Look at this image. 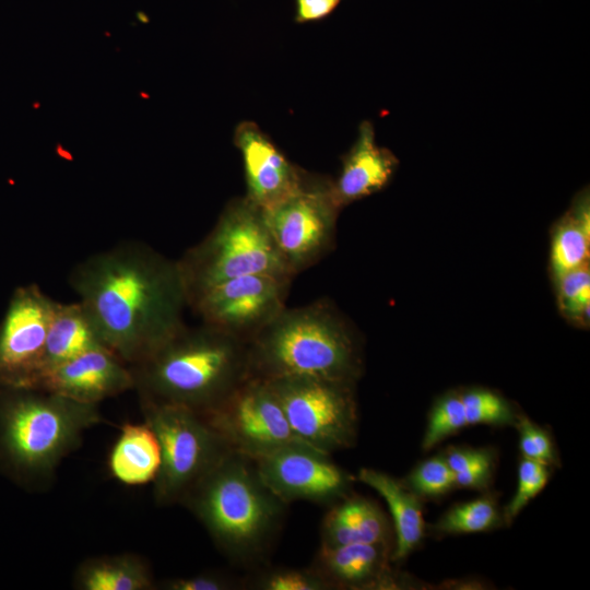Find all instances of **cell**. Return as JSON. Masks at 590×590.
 Returning a JSON list of instances; mask_svg holds the SVG:
<instances>
[{"mask_svg": "<svg viewBox=\"0 0 590 590\" xmlns=\"http://www.w3.org/2000/svg\"><path fill=\"white\" fill-rule=\"evenodd\" d=\"M69 282L103 344L132 366L184 324L188 294L178 260L138 240L78 263Z\"/></svg>", "mask_w": 590, "mask_h": 590, "instance_id": "6da1fadb", "label": "cell"}, {"mask_svg": "<svg viewBox=\"0 0 590 590\" xmlns=\"http://www.w3.org/2000/svg\"><path fill=\"white\" fill-rule=\"evenodd\" d=\"M140 400L203 414L250 377L248 342L209 324H184L130 366Z\"/></svg>", "mask_w": 590, "mask_h": 590, "instance_id": "7a4b0ae2", "label": "cell"}, {"mask_svg": "<svg viewBox=\"0 0 590 590\" xmlns=\"http://www.w3.org/2000/svg\"><path fill=\"white\" fill-rule=\"evenodd\" d=\"M234 564L262 563L281 532L288 505L262 481L255 461L228 452L181 502Z\"/></svg>", "mask_w": 590, "mask_h": 590, "instance_id": "3957f363", "label": "cell"}, {"mask_svg": "<svg viewBox=\"0 0 590 590\" xmlns=\"http://www.w3.org/2000/svg\"><path fill=\"white\" fill-rule=\"evenodd\" d=\"M250 376L264 380L316 377L356 384L362 371L357 339L332 304L285 307L248 342Z\"/></svg>", "mask_w": 590, "mask_h": 590, "instance_id": "277c9868", "label": "cell"}, {"mask_svg": "<svg viewBox=\"0 0 590 590\" xmlns=\"http://www.w3.org/2000/svg\"><path fill=\"white\" fill-rule=\"evenodd\" d=\"M0 450L20 472L49 480L83 433L104 418L98 404L43 389H0Z\"/></svg>", "mask_w": 590, "mask_h": 590, "instance_id": "5b68a950", "label": "cell"}, {"mask_svg": "<svg viewBox=\"0 0 590 590\" xmlns=\"http://www.w3.org/2000/svg\"><path fill=\"white\" fill-rule=\"evenodd\" d=\"M178 262L188 303L205 288L239 276L294 278L272 239L262 209L246 197L228 201L213 228Z\"/></svg>", "mask_w": 590, "mask_h": 590, "instance_id": "8992f818", "label": "cell"}, {"mask_svg": "<svg viewBox=\"0 0 590 590\" xmlns=\"http://www.w3.org/2000/svg\"><path fill=\"white\" fill-rule=\"evenodd\" d=\"M161 449L154 498L181 504L189 491L232 450L204 417L188 408L140 400Z\"/></svg>", "mask_w": 590, "mask_h": 590, "instance_id": "52a82bcc", "label": "cell"}, {"mask_svg": "<svg viewBox=\"0 0 590 590\" xmlns=\"http://www.w3.org/2000/svg\"><path fill=\"white\" fill-rule=\"evenodd\" d=\"M266 381L299 440L330 455L355 444L358 423L355 384L316 377Z\"/></svg>", "mask_w": 590, "mask_h": 590, "instance_id": "ba28073f", "label": "cell"}, {"mask_svg": "<svg viewBox=\"0 0 590 590\" xmlns=\"http://www.w3.org/2000/svg\"><path fill=\"white\" fill-rule=\"evenodd\" d=\"M331 180L307 173L295 192L262 210L272 239L294 276L319 261L334 243L342 208Z\"/></svg>", "mask_w": 590, "mask_h": 590, "instance_id": "9c48e42d", "label": "cell"}, {"mask_svg": "<svg viewBox=\"0 0 590 590\" xmlns=\"http://www.w3.org/2000/svg\"><path fill=\"white\" fill-rule=\"evenodd\" d=\"M201 415L232 451L252 460L302 441L292 432L271 387L261 378L248 377Z\"/></svg>", "mask_w": 590, "mask_h": 590, "instance_id": "30bf717a", "label": "cell"}, {"mask_svg": "<svg viewBox=\"0 0 590 590\" xmlns=\"http://www.w3.org/2000/svg\"><path fill=\"white\" fill-rule=\"evenodd\" d=\"M292 279L274 274L231 279L200 292L188 306L202 323L249 342L286 307Z\"/></svg>", "mask_w": 590, "mask_h": 590, "instance_id": "8fae6325", "label": "cell"}, {"mask_svg": "<svg viewBox=\"0 0 590 590\" xmlns=\"http://www.w3.org/2000/svg\"><path fill=\"white\" fill-rule=\"evenodd\" d=\"M56 300L36 284L13 293L0 324V389H35Z\"/></svg>", "mask_w": 590, "mask_h": 590, "instance_id": "7c38bea8", "label": "cell"}, {"mask_svg": "<svg viewBox=\"0 0 590 590\" xmlns=\"http://www.w3.org/2000/svg\"><path fill=\"white\" fill-rule=\"evenodd\" d=\"M253 461L264 484L286 505L302 500L331 506L350 494L354 481L330 453L303 441Z\"/></svg>", "mask_w": 590, "mask_h": 590, "instance_id": "4fadbf2b", "label": "cell"}, {"mask_svg": "<svg viewBox=\"0 0 590 590\" xmlns=\"http://www.w3.org/2000/svg\"><path fill=\"white\" fill-rule=\"evenodd\" d=\"M233 140L243 160L245 197L260 209L275 205L304 182L307 172L292 163L253 121L239 122Z\"/></svg>", "mask_w": 590, "mask_h": 590, "instance_id": "5bb4252c", "label": "cell"}, {"mask_svg": "<svg viewBox=\"0 0 590 590\" xmlns=\"http://www.w3.org/2000/svg\"><path fill=\"white\" fill-rule=\"evenodd\" d=\"M35 389L98 404L133 389V376L128 364L109 349L99 346L49 369Z\"/></svg>", "mask_w": 590, "mask_h": 590, "instance_id": "9a60e30c", "label": "cell"}, {"mask_svg": "<svg viewBox=\"0 0 590 590\" xmlns=\"http://www.w3.org/2000/svg\"><path fill=\"white\" fill-rule=\"evenodd\" d=\"M389 544L319 546L311 567L330 589H390L398 586Z\"/></svg>", "mask_w": 590, "mask_h": 590, "instance_id": "2e32d148", "label": "cell"}, {"mask_svg": "<svg viewBox=\"0 0 590 590\" xmlns=\"http://www.w3.org/2000/svg\"><path fill=\"white\" fill-rule=\"evenodd\" d=\"M341 161L340 174L331 180L333 196L341 208L382 190L399 166L397 156L377 144L369 120L359 123L355 142Z\"/></svg>", "mask_w": 590, "mask_h": 590, "instance_id": "e0dca14e", "label": "cell"}, {"mask_svg": "<svg viewBox=\"0 0 590 590\" xmlns=\"http://www.w3.org/2000/svg\"><path fill=\"white\" fill-rule=\"evenodd\" d=\"M393 529L381 508L363 496L347 494L332 504L320 528V546L352 543L393 546Z\"/></svg>", "mask_w": 590, "mask_h": 590, "instance_id": "ac0fdd59", "label": "cell"}, {"mask_svg": "<svg viewBox=\"0 0 590 590\" xmlns=\"http://www.w3.org/2000/svg\"><path fill=\"white\" fill-rule=\"evenodd\" d=\"M357 479L374 488L386 500L394 532L391 560L404 559L424 536L425 522L417 495L402 481L375 469H361Z\"/></svg>", "mask_w": 590, "mask_h": 590, "instance_id": "d6986e66", "label": "cell"}, {"mask_svg": "<svg viewBox=\"0 0 590 590\" xmlns=\"http://www.w3.org/2000/svg\"><path fill=\"white\" fill-rule=\"evenodd\" d=\"M99 346L105 345L83 306L79 302H57L47 333L40 378L49 369Z\"/></svg>", "mask_w": 590, "mask_h": 590, "instance_id": "ffe728a7", "label": "cell"}, {"mask_svg": "<svg viewBox=\"0 0 590 590\" xmlns=\"http://www.w3.org/2000/svg\"><path fill=\"white\" fill-rule=\"evenodd\" d=\"M161 465V449L152 428L127 423L113 446L108 468L113 476L126 485L153 482Z\"/></svg>", "mask_w": 590, "mask_h": 590, "instance_id": "44dd1931", "label": "cell"}, {"mask_svg": "<svg viewBox=\"0 0 590 590\" xmlns=\"http://www.w3.org/2000/svg\"><path fill=\"white\" fill-rule=\"evenodd\" d=\"M81 590H151L153 573L144 558L132 553L93 557L84 560L74 575Z\"/></svg>", "mask_w": 590, "mask_h": 590, "instance_id": "7402d4cb", "label": "cell"}, {"mask_svg": "<svg viewBox=\"0 0 590 590\" xmlns=\"http://www.w3.org/2000/svg\"><path fill=\"white\" fill-rule=\"evenodd\" d=\"M590 246V206L582 191L554 229L551 241V268L557 280L588 263Z\"/></svg>", "mask_w": 590, "mask_h": 590, "instance_id": "603a6c76", "label": "cell"}, {"mask_svg": "<svg viewBox=\"0 0 590 590\" xmlns=\"http://www.w3.org/2000/svg\"><path fill=\"white\" fill-rule=\"evenodd\" d=\"M503 519L496 502L485 496L449 509L435 524V530L442 534L477 533L496 528Z\"/></svg>", "mask_w": 590, "mask_h": 590, "instance_id": "cb8c5ba5", "label": "cell"}, {"mask_svg": "<svg viewBox=\"0 0 590 590\" xmlns=\"http://www.w3.org/2000/svg\"><path fill=\"white\" fill-rule=\"evenodd\" d=\"M467 426L460 392L448 393L435 403L429 413L422 447L425 450L432 449L446 437Z\"/></svg>", "mask_w": 590, "mask_h": 590, "instance_id": "d4e9b609", "label": "cell"}, {"mask_svg": "<svg viewBox=\"0 0 590 590\" xmlns=\"http://www.w3.org/2000/svg\"><path fill=\"white\" fill-rule=\"evenodd\" d=\"M469 425H506L517 417L510 404L499 394L484 389L460 392Z\"/></svg>", "mask_w": 590, "mask_h": 590, "instance_id": "484cf974", "label": "cell"}, {"mask_svg": "<svg viewBox=\"0 0 590 590\" xmlns=\"http://www.w3.org/2000/svg\"><path fill=\"white\" fill-rule=\"evenodd\" d=\"M556 281L560 311L571 320L587 321L590 307V270L588 263L565 273Z\"/></svg>", "mask_w": 590, "mask_h": 590, "instance_id": "4316f807", "label": "cell"}, {"mask_svg": "<svg viewBox=\"0 0 590 590\" xmlns=\"http://www.w3.org/2000/svg\"><path fill=\"white\" fill-rule=\"evenodd\" d=\"M259 590H329L328 583L310 566L307 568H271L258 573L245 583Z\"/></svg>", "mask_w": 590, "mask_h": 590, "instance_id": "83f0119b", "label": "cell"}, {"mask_svg": "<svg viewBox=\"0 0 590 590\" xmlns=\"http://www.w3.org/2000/svg\"><path fill=\"white\" fill-rule=\"evenodd\" d=\"M403 483L415 495L425 497L440 496L457 487L455 473L444 456L433 457L420 463Z\"/></svg>", "mask_w": 590, "mask_h": 590, "instance_id": "f1b7e54d", "label": "cell"}, {"mask_svg": "<svg viewBox=\"0 0 590 590\" xmlns=\"http://www.w3.org/2000/svg\"><path fill=\"white\" fill-rule=\"evenodd\" d=\"M550 476L547 465L523 458L518 471L517 492L506 506L503 518L510 522L545 486Z\"/></svg>", "mask_w": 590, "mask_h": 590, "instance_id": "f546056e", "label": "cell"}, {"mask_svg": "<svg viewBox=\"0 0 590 590\" xmlns=\"http://www.w3.org/2000/svg\"><path fill=\"white\" fill-rule=\"evenodd\" d=\"M517 420L520 435L519 445L523 458L545 465L554 464L556 456L547 433L526 416L517 417Z\"/></svg>", "mask_w": 590, "mask_h": 590, "instance_id": "4dcf8cb0", "label": "cell"}, {"mask_svg": "<svg viewBox=\"0 0 590 590\" xmlns=\"http://www.w3.org/2000/svg\"><path fill=\"white\" fill-rule=\"evenodd\" d=\"M245 583L232 576L219 571H205L189 577H179L165 581L166 590H234Z\"/></svg>", "mask_w": 590, "mask_h": 590, "instance_id": "1f68e13d", "label": "cell"}, {"mask_svg": "<svg viewBox=\"0 0 590 590\" xmlns=\"http://www.w3.org/2000/svg\"><path fill=\"white\" fill-rule=\"evenodd\" d=\"M444 458L455 474L483 463L494 462L493 455L489 450L464 447L449 448L444 455Z\"/></svg>", "mask_w": 590, "mask_h": 590, "instance_id": "d6a6232c", "label": "cell"}, {"mask_svg": "<svg viewBox=\"0 0 590 590\" xmlns=\"http://www.w3.org/2000/svg\"><path fill=\"white\" fill-rule=\"evenodd\" d=\"M342 0H295V22L315 23L324 20Z\"/></svg>", "mask_w": 590, "mask_h": 590, "instance_id": "836d02e7", "label": "cell"}, {"mask_svg": "<svg viewBox=\"0 0 590 590\" xmlns=\"http://www.w3.org/2000/svg\"><path fill=\"white\" fill-rule=\"evenodd\" d=\"M494 462H487L456 473L455 481L457 487L481 489L488 485L493 472Z\"/></svg>", "mask_w": 590, "mask_h": 590, "instance_id": "e575fe53", "label": "cell"}]
</instances>
